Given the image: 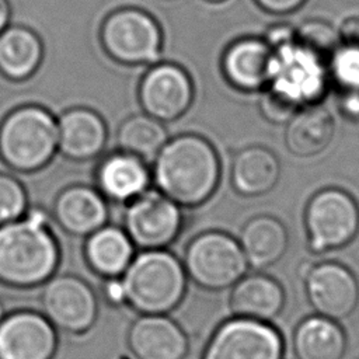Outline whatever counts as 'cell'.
Instances as JSON below:
<instances>
[{
    "label": "cell",
    "mask_w": 359,
    "mask_h": 359,
    "mask_svg": "<svg viewBox=\"0 0 359 359\" xmlns=\"http://www.w3.org/2000/svg\"><path fill=\"white\" fill-rule=\"evenodd\" d=\"M62 258L49 215L41 208L0 226V283L11 289L42 286L57 271Z\"/></svg>",
    "instance_id": "cell-1"
},
{
    "label": "cell",
    "mask_w": 359,
    "mask_h": 359,
    "mask_svg": "<svg viewBox=\"0 0 359 359\" xmlns=\"http://www.w3.org/2000/svg\"><path fill=\"white\" fill-rule=\"evenodd\" d=\"M150 171L160 192L181 208H195L215 194L220 180V160L210 142L185 133L165 142Z\"/></svg>",
    "instance_id": "cell-2"
},
{
    "label": "cell",
    "mask_w": 359,
    "mask_h": 359,
    "mask_svg": "<svg viewBox=\"0 0 359 359\" xmlns=\"http://www.w3.org/2000/svg\"><path fill=\"white\" fill-rule=\"evenodd\" d=\"M126 306L139 314H168L187 293L182 261L165 248L140 250L121 276Z\"/></svg>",
    "instance_id": "cell-3"
},
{
    "label": "cell",
    "mask_w": 359,
    "mask_h": 359,
    "mask_svg": "<svg viewBox=\"0 0 359 359\" xmlns=\"http://www.w3.org/2000/svg\"><path fill=\"white\" fill-rule=\"evenodd\" d=\"M57 142V121L46 108H17L0 125V156L20 172H32L48 164Z\"/></svg>",
    "instance_id": "cell-4"
},
{
    "label": "cell",
    "mask_w": 359,
    "mask_h": 359,
    "mask_svg": "<svg viewBox=\"0 0 359 359\" xmlns=\"http://www.w3.org/2000/svg\"><path fill=\"white\" fill-rule=\"evenodd\" d=\"M182 265L188 279L209 292L230 289L248 266L238 241L217 230L196 234L185 248Z\"/></svg>",
    "instance_id": "cell-5"
},
{
    "label": "cell",
    "mask_w": 359,
    "mask_h": 359,
    "mask_svg": "<svg viewBox=\"0 0 359 359\" xmlns=\"http://www.w3.org/2000/svg\"><path fill=\"white\" fill-rule=\"evenodd\" d=\"M268 88L297 108L316 104L330 84L327 62L303 46L296 38L272 48Z\"/></svg>",
    "instance_id": "cell-6"
},
{
    "label": "cell",
    "mask_w": 359,
    "mask_h": 359,
    "mask_svg": "<svg viewBox=\"0 0 359 359\" xmlns=\"http://www.w3.org/2000/svg\"><path fill=\"white\" fill-rule=\"evenodd\" d=\"M304 227L313 254L321 255L344 248L359 233V205L341 188H324L307 202Z\"/></svg>",
    "instance_id": "cell-7"
},
{
    "label": "cell",
    "mask_w": 359,
    "mask_h": 359,
    "mask_svg": "<svg viewBox=\"0 0 359 359\" xmlns=\"http://www.w3.org/2000/svg\"><path fill=\"white\" fill-rule=\"evenodd\" d=\"M100 36L105 52L123 65H154L163 55L160 27L139 8H119L108 15Z\"/></svg>",
    "instance_id": "cell-8"
},
{
    "label": "cell",
    "mask_w": 359,
    "mask_h": 359,
    "mask_svg": "<svg viewBox=\"0 0 359 359\" xmlns=\"http://www.w3.org/2000/svg\"><path fill=\"white\" fill-rule=\"evenodd\" d=\"M41 307V313L56 330L70 335L88 332L100 313V302L91 285L72 273H55L42 285Z\"/></svg>",
    "instance_id": "cell-9"
},
{
    "label": "cell",
    "mask_w": 359,
    "mask_h": 359,
    "mask_svg": "<svg viewBox=\"0 0 359 359\" xmlns=\"http://www.w3.org/2000/svg\"><path fill=\"white\" fill-rule=\"evenodd\" d=\"M182 226L181 206L157 188H149L128 202L123 212V230L140 250L167 248L177 240Z\"/></svg>",
    "instance_id": "cell-10"
},
{
    "label": "cell",
    "mask_w": 359,
    "mask_h": 359,
    "mask_svg": "<svg viewBox=\"0 0 359 359\" xmlns=\"http://www.w3.org/2000/svg\"><path fill=\"white\" fill-rule=\"evenodd\" d=\"M299 273L316 314L341 321L356 309L359 282L348 266L334 261L320 264L306 261L300 265Z\"/></svg>",
    "instance_id": "cell-11"
},
{
    "label": "cell",
    "mask_w": 359,
    "mask_h": 359,
    "mask_svg": "<svg viewBox=\"0 0 359 359\" xmlns=\"http://www.w3.org/2000/svg\"><path fill=\"white\" fill-rule=\"evenodd\" d=\"M283 338L265 321L233 317L209 338L202 359H282Z\"/></svg>",
    "instance_id": "cell-12"
},
{
    "label": "cell",
    "mask_w": 359,
    "mask_h": 359,
    "mask_svg": "<svg viewBox=\"0 0 359 359\" xmlns=\"http://www.w3.org/2000/svg\"><path fill=\"white\" fill-rule=\"evenodd\" d=\"M139 100L144 114L161 122H171L191 107L194 84L178 65L157 62L142 77Z\"/></svg>",
    "instance_id": "cell-13"
},
{
    "label": "cell",
    "mask_w": 359,
    "mask_h": 359,
    "mask_svg": "<svg viewBox=\"0 0 359 359\" xmlns=\"http://www.w3.org/2000/svg\"><path fill=\"white\" fill-rule=\"evenodd\" d=\"M57 330L35 310L6 313L0 321V359H53Z\"/></svg>",
    "instance_id": "cell-14"
},
{
    "label": "cell",
    "mask_w": 359,
    "mask_h": 359,
    "mask_svg": "<svg viewBox=\"0 0 359 359\" xmlns=\"http://www.w3.org/2000/svg\"><path fill=\"white\" fill-rule=\"evenodd\" d=\"M126 341L136 359H185L189 351L187 332L168 314H140Z\"/></svg>",
    "instance_id": "cell-15"
},
{
    "label": "cell",
    "mask_w": 359,
    "mask_h": 359,
    "mask_svg": "<svg viewBox=\"0 0 359 359\" xmlns=\"http://www.w3.org/2000/svg\"><path fill=\"white\" fill-rule=\"evenodd\" d=\"M272 48L265 39L245 36L233 41L222 55V73L227 83L245 93L266 87L272 66Z\"/></svg>",
    "instance_id": "cell-16"
},
{
    "label": "cell",
    "mask_w": 359,
    "mask_h": 359,
    "mask_svg": "<svg viewBox=\"0 0 359 359\" xmlns=\"http://www.w3.org/2000/svg\"><path fill=\"white\" fill-rule=\"evenodd\" d=\"M52 217L66 234L87 237L108 223V202L97 188L67 187L56 196Z\"/></svg>",
    "instance_id": "cell-17"
},
{
    "label": "cell",
    "mask_w": 359,
    "mask_h": 359,
    "mask_svg": "<svg viewBox=\"0 0 359 359\" xmlns=\"http://www.w3.org/2000/svg\"><path fill=\"white\" fill-rule=\"evenodd\" d=\"M97 189L107 201L128 203L151 182V171L146 161L126 151L108 154L97 167Z\"/></svg>",
    "instance_id": "cell-18"
},
{
    "label": "cell",
    "mask_w": 359,
    "mask_h": 359,
    "mask_svg": "<svg viewBox=\"0 0 359 359\" xmlns=\"http://www.w3.org/2000/svg\"><path fill=\"white\" fill-rule=\"evenodd\" d=\"M57 149L67 158L84 161L105 147L108 130L104 119L90 108H72L57 119Z\"/></svg>",
    "instance_id": "cell-19"
},
{
    "label": "cell",
    "mask_w": 359,
    "mask_h": 359,
    "mask_svg": "<svg viewBox=\"0 0 359 359\" xmlns=\"http://www.w3.org/2000/svg\"><path fill=\"white\" fill-rule=\"evenodd\" d=\"M285 290L272 276L251 273L231 286L229 307L234 317L269 323L285 307Z\"/></svg>",
    "instance_id": "cell-20"
},
{
    "label": "cell",
    "mask_w": 359,
    "mask_h": 359,
    "mask_svg": "<svg viewBox=\"0 0 359 359\" xmlns=\"http://www.w3.org/2000/svg\"><path fill=\"white\" fill-rule=\"evenodd\" d=\"M135 250L123 227L105 224L86 237L83 254L88 268L107 279L123 275L136 254Z\"/></svg>",
    "instance_id": "cell-21"
},
{
    "label": "cell",
    "mask_w": 359,
    "mask_h": 359,
    "mask_svg": "<svg viewBox=\"0 0 359 359\" xmlns=\"http://www.w3.org/2000/svg\"><path fill=\"white\" fill-rule=\"evenodd\" d=\"M335 133V121L328 108L316 102L297 109L287 121L285 144L299 157H311L324 151Z\"/></svg>",
    "instance_id": "cell-22"
},
{
    "label": "cell",
    "mask_w": 359,
    "mask_h": 359,
    "mask_svg": "<svg viewBox=\"0 0 359 359\" xmlns=\"http://www.w3.org/2000/svg\"><path fill=\"white\" fill-rule=\"evenodd\" d=\"M238 244L247 264L255 269H264L285 255L289 247V233L279 219L259 215L243 226Z\"/></svg>",
    "instance_id": "cell-23"
},
{
    "label": "cell",
    "mask_w": 359,
    "mask_h": 359,
    "mask_svg": "<svg viewBox=\"0 0 359 359\" xmlns=\"http://www.w3.org/2000/svg\"><path fill=\"white\" fill-rule=\"evenodd\" d=\"M280 164L273 151L262 146L240 150L231 161V185L237 194L254 198L269 192L279 181Z\"/></svg>",
    "instance_id": "cell-24"
},
{
    "label": "cell",
    "mask_w": 359,
    "mask_h": 359,
    "mask_svg": "<svg viewBox=\"0 0 359 359\" xmlns=\"http://www.w3.org/2000/svg\"><path fill=\"white\" fill-rule=\"evenodd\" d=\"M292 345L296 359H342L346 334L338 321L313 314L297 324Z\"/></svg>",
    "instance_id": "cell-25"
},
{
    "label": "cell",
    "mask_w": 359,
    "mask_h": 359,
    "mask_svg": "<svg viewBox=\"0 0 359 359\" xmlns=\"http://www.w3.org/2000/svg\"><path fill=\"white\" fill-rule=\"evenodd\" d=\"M42 42L29 28L11 25L0 32V73L11 80L34 74L42 60Z\"/></svg>",
    "instance_id": "cell-26"
},
{
    "label": "cell",
    "mask_w": 359,
    "mask_h": 359,
    "mask_svg": "<svg viewBox=\"0 0 359 359\" xmlns=\"http://www.w3.org/2000/svg\"><path fill=\"white\" fill-rule=\"evenodd\" d=\"M168 140L164 123L147 114H137L123 121L118 129V149L151 164Z\"/></svg>",
    "instance_id": "cell-27"
},
{
    "label": "cell",
    "mask_w": 359,
    "mask_h": 359,
    "mask_svg": "<svg viewBox=\"0 0 359 359\" xmlns=\"http://www.w3.org/2000/svg\"><path fill=\"white\" fill-rule=\"evenodd\" d=\"M330 83L338 93L359 91V45L341 43L327 62Z\"/></svg>",
    "instance_id": "cell-28"
},
{
    "label": "cell",
    "mask_w": 359,
    "mask_h": 359,
    "mask_svg": "<svg viewBox=\"0 0 359 359\" xmlns=\"http://www.w3.org/2000/svg\"><path fill=\"white\" fill-rule=\"evenodd\" d=\"M296 39L325 62L341 45L338 29L324 20L304 21L296 29Z\"/></svg>",
    "instance_id": "cell-29"
},
{
    "label": "cell",
    "mask_w": 359,
    "mask_h": 359,
    "mask_svg": "<svg viewBox=\"0 0 359 359\" xmlns=\"http://www.w3.org/2000/svg\"><path fill=\"white\" fill-rule=\"evenodd\" d=\"M28 210V196L22 184L0 172V226L22 217Z\"/></svg>",
    "instance_id": "cell-30"
},
{
    "label": "cell",
    "mask_w": 359,
    "mask_h": 359,
    "mask_svg": "<svg viewBox=\"0 0 359 359\" xmlns=\"http://www.w3.org/2000/svg\"><path fill=\"white\" fill-rule=\"evenodd\" d=\"M258 105L262 116L272 123L287 122L300 109L268 87L264 88Z\"/></svg>",
    "instance_id": "cell-31"
},
{
    "label": "cell",
    "mask_w": 359,
    "mask_h": 359,
    "mask_svg": "<svg viewBox=\"0 0 359 359\" xmlns=\"http://www.w3.org/2000/svg\"><path fill=\"white\" fill-rule=\"evenodd\" d=\"M101 294L104 300L114 307L126 306V294L121 276L104 279V283L101 286Z\"/></svg>",
    "instance_id": "cell-32"
},
{
    "label": "cell",
    "mask_w": 359,
    "mask_h": 359,
    "mask_svg": "<svg viewBox=\"0 0 359 359\" xmlns=\"http://www.w3.org/2000/svg\"><path fill=\"white\" fill-rule=\"evenodd\" d=\"M306 0H255V3L265 11L271 14H289L296 11Z\"/></svg>",
    "instance_id": "cell-33"
},
{
    "label": "cell",
    "mask_w": 359,
    "mask_h": 359,
    "mask_svg": "<svg viewBox=\"0 0 359 359\" xmlns=\"http://www.w3.org/2000/svg\"><path fill=\"white\" fill-rule=\"evenodd\" d=\"M338 105L345 116L351 119L359 118V91L339 93Z\"/></svg>",
    "instance_id": "cell-34"
},
{
    "label": "cell",
    "mask_w": 359,
    "mask_h": 359,
    "mask_svg": "<svg viewBox=\"0 0 359 359\" xmlns=\"http://www.w3.org/2000/svg\"><path fill=\"white\" fill-rule=\"evenodd\" d=\"M341 43L359 45V17H348L338 28Z\"/></svg>",
    "instance_id": "cell-35"
},
{
    "label": "cell",
    "mask_w": 359,
    "mask_h": 359,
    "mask_svg": "<svg viewBox=\"0 0 359 359\" xmlns=\"http://www.w3.org/2000/svg\"><path fill=\"white\" fill-rule=\"evenodd\" d=\"M10 21V7L7 0H0V32L8 27Z\"/></svg>",
    "instance_id": "cell-36"
},
{
    "label": "cell",
    "mask_w": 359,
    "mask_h": 359,
    "mask_svg": "<svg viewBox=\"0 0 359 359\" xmlns=\"http://www.w3.org/2000/svg\"><path fill=\"white\" fill-rule=\"evenodd\" d=\"M6 316V310H4V306H3V303H1V300H0V321H1V318Z\"/></svg>",
    "instance_id": "cell-37"
},
{
    "label": "cell",
    "mask_w": 359,
    "mask_h": 359,
    "mask_svg": "<svg viewBox=\"0 0 359 359\" xmlns=\"http://www.w3.org/2000/svg\"><path fill=\"white\" fill-rule=\"evenodd\" d=\"M205 1H208V3H223L226 0H205Z\"/></svg>",
    "instance_id": "cell-38"
},
{
    "label": "cell",
    "mask_w": 359,
    "mask_h": 359,
    "mask_svg": "<svg viewBox=\"0 0 359 359\" xmlns=\"http://www.w3.org/2000/svg\"><path fill=\"white\" fill-rule=\"evenodd\" d=\"M356 359H359V358H356Z\"/></svg>",
    "instance_id": "cell-39"
}]
</instances>
